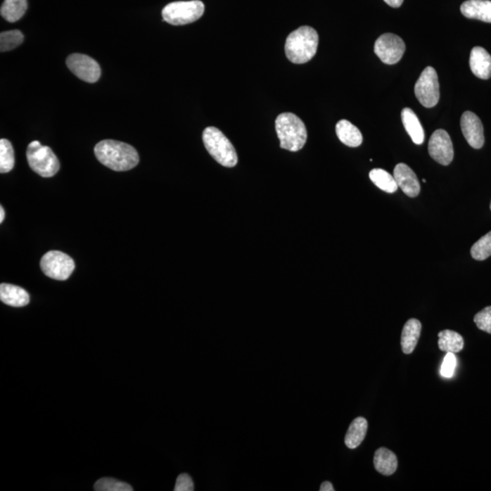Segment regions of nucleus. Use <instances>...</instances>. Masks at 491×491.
Masks as SVG:
<instances>
[{"label":"nucleus","mask_w":491,"mask_h":491,"mask_svg":"<svg viewBox=\"0 0 491 491\" xmlns=\"http://www.w3.org/2000/svg\"><path fill=\"white\" fill-rule=\"evenodd\" d=\"M94 152L99 162L114 172H127L139 162L136 149L123 142L102 141L96 145Z\"/></svg>","instance_id":"1"},{"label":"nucleus","mask_w":491,"mask_h":491,"mask_svg":"<svg viewBox=\"0 0 491 491\" xmlns=\"http://www.w3.org/2000/svg\"><path fill=\"white\" fill-rule=\"evenodd\" d=\"M318 46V32L312 27H300L287 37L285 44L286 56L292 63H307L316 55Z\"/></svg>","instance_id":"2"},{"label":"nucleus","mask_w":491,"mask_h":491,"mask_svg":"<svg viewBox=\"0 0 491 491\" xmlns=\"http://www.w3.org/2000/svg\"><path fill=\"white\" fill-rule=\"evenodd\" d=\"M276 132L281 141V148L296 152L306 144L307 133L305 124L293 113H282L276 117Z\"/></svg>","instance_id":"3"},{"label":"nucleus","mask_w":491,"mask_h":491,"mask_svg":"<svg viewBox=\"0 0 491 491\" xmlns=\"http://www.w3.org/2000/svg\"><path fill=\"white\" fill-rule=\"evenodd\" d=\"M202 139L205 148L217 162L226 167H233L238 164V154L234 146L219 129L207 127Z\"/></svg>","instance_id":"4"},{"label":"nucleus","mask_w":491,"mask_h":491,"mask_svg":"<svg viewBox=\"0 0 491 491\" xmlns=\"http://www.w3.org/2000/svg\"><path fill=\"white\" fill-rule=\"evenodd\" d=\"M27 160L33 172L43 178H51L60 170V164L52 149L32 141L27 149Z\"/></svg>","instance_id":"5"},{"label":"nucleus","mask_w":491,"mask_h":491,"mask_svg":"<svg viewBox=\"0 0 491 491\" xmlns=\"http://www.w3.org/2000/svg\"><path fill=\"white\" fill-rule=\"evenodd\" d=\"M205 6L200 0L170 3L163 8V20L173 26L195 23L203 15Z\"/></svg>","instance_id":"6"},{"label":"nucleus","mask_w":491,"mask_h":491,"mask_svg":"<svg viewBox=\"0 0 491 491\" xmlns=\"http://www.w3.org/2000/svg\"><path fill=\"white\" fill-rule=\"evenodd\" d=\"M40 268L49 278L67 281L75 269L74 260L67 254L53 250L46 253L40 260Z\"/></svg>","instance_id":"7"},{"label":"nucleus","mask_w":491,"mask_h":491,"mask_svg":"<svg viewBox=\"0 0 491 491\" xmlns=\"http://www.w3.org/2000/svg\"><path fill=\"white\" fill-rule=\"evenodd\" d=\"M415 95L425 108H433L440 101L439 77L436 70L427 67L416 82Z\"/></svg>","instance_id":"8"},{"label":"nucleus","mask_w":491,"mask_h":491,"mask_svg":"<svg viewBox=\"0 0 491 491\" xmlns=\"http://www.w3.org/2000/svg\"><path fill=\"white\" fill-rule=\"evenodd\" d=\"M406 45L402 37L393 33L381 35L375 42L374 51L385 64L393 65L402 60Z\"/></svg>","instance_id":"9"},{"label":"nucleus","mask_w":491,"mask_h":491,"mask_svg":"<svg viewBox=\"0 0 491 491\" xmlns=\"http://www.w3.org/2000/svg\"><path fill=\"white\" fill-rule=\"evenodd\" d=\"M67 66L71 72L83 82H97L101 77V70L97 61L89 56L72 54L67 58Z\"/></svg>","instance_id":"10"},{"label":"nucleus","mask_w":491,"mask_h":491,"mask_svg":"<svg viewBox=\"0 0 491 491\" xmlns=\"http://www.w3.org/2000/svg\"><path fill=\"white\" fill-rule=\"evenodd\" d=\"M428 153L438 163L447 166L452 162L454 151L449 133L444 129H438L428 141Z\"/></svg>","instance_id":"11"},{"label":"nucleus","mask_w":491,"mask_h":491,"mask_svg":"<svg viewBox=\"0 0 491 491\" xmlns=\"http://www.w3.org/2000/svg\"><path fill=\"white\" fill-rule=\"evenodd\" d=\"M463 135L472 148L480 149L485 142L484 129L480 117L471 111L463 113L461 120Z\"/></svg>","instance_id":"12"},{"label":"nucleus","mask_w":491,"mask_h":491,"mask_svg":"<svg viewBox=\"0 0 491 491\" xmlns=\"http://www.w3.org/2000/svg\"><path fill=\"white\" fill-rule=\"evenodd\" d=\"M394 178L399 188L402 189L404 193L410 198H416L421 192L417 175L413 172L408 165L404 163L397 164L394 169Z\"/></svg>","instance_id":"13"},{"label":"nucleus","mask_w":491,"mask_h":491,"mask_svg":"<svg viewBox=\"0 0 491 491\" xmlns=\"http://www.w3.org/2000/svg\"><path fill=\"white\" fill-rule=\"evenodd\" d=\"M469 66L472 73L478 79H489L491 77V56L481 46L472 49Z\"/></svg>","instance_id":"14"},{"label":"nucleus","mask_w":491,"mask_h":491,"mask_svg":"<svg viewBox=\"0 0 491 491\" xmlns=\"http://www.w3.org/2000/svg\"><path fill=\"white\" fill-rule=\"evenodd\" d=\"M461 11L464 17L471 20L491 23V1L490 0H468L462 3Z\"/></svg>","instance_id":"15"},{"label":"nucleus","mask_w":491,"mask_h":491,"mask_svg":"<svg viewBox=\"0 0 491 491\" xmlns=\"http://www.w3.org/2000/svg\"><path fill=\"white\" fill-rule=\"evenodd\" d=\"M0 300L6 305L20 307L30 303V295L23 288L2 283L0 285Z\"/></svg>","instance_id":"16"},{"label":"nucleus","mask_w":491,"mask_h":491,"mask_svg":"<svg viewBox=\"0 0 491 491\" xmlns=\"http://www.w3.org/2000/svg\"><path fill=\"white\" fill-rule=\"evenodd\" d=\"M336 133L343 144L350 148L359 147L362 144L363 136L360 130L349 120L338 121L336 125Z\"/></svg>","instance_id":"17"},{"label":"nucleus","mask_w":491,"mask_h":491,"mask_svg":"<svg viewBox=\"0 0 491 491\" xmlns=\"http://www.w3.org/2000/svg\"><path fill=\"white\" fill-rule=\"evenodd\" d=\"M422 325L419 320L410 319L404 325L402 334V347L405 354H412L416 349L421 334Z\"/></svg>","instance_id":"18"},{"label":"nucleus","mask_w":491,"mask_h":491,"mask_svg":"<svg viewBox=\"0 0 491 491\" xmlns=\"http://www.w3.org/2000/svg\"><path fill=\"white\" fill-rule=\"evenodd\" d=\"M402 120L406 132L416 145H421L424 142L425 133L423 127L419 122V117L412 108H405L402 111Z\"/></svg>","instance_id":"19"},{"label":"nucleus","mask_w":491,"mask_h":491,"mask_svg":"<svg viewBox=\"0 0 491 491\" xmlns=\"http://www.w3.org/2000/svg\"><path fill=\"white\" fill-rule=\"evenodd\" d=\"M374 466L381 474L390 476L397 468V456L386 447H381L375 452Z\"/></svg>","instance_id":"20"},{"label":"nucleus","mask_w":491,"mask_h":491,"mask_svg":"<svg viewBox=\"0 0 491 491\" xmlns=\"http://www.w3.org/2000/svg\"><path fill=\"white\" fill-rule=\"evenodd\" d=\"M366 431H368V421L365 418L359 417L350 426L345 437V444L350 449H355L364 440Z\"/></svg>","instance_id":"21"},{"label":"nucleus","mask_w":491,"mask_h":491,"mask_svg":"<svg viewBox=\"0 0 491 491\" xmlns=\"http://www.w3.org/2000/svg\"><path fill=\"white\" fill-rule=\"evenodd\" d=\"M439 347L444 352L458 353L464 347V340L458 332L445 329L440 331L439 335Z\"/></svg>","instance_id":"22"},{"label":"nucleus","mask_w":491,"mask_h":491,"mask_svg":"<svg viewBox=\"0 0 491 491\" xmlns=\"http://www.w3.org/2000/svg\"><path fill=\"white\" fill-rule=\"evenodd\" d=\"M27 0H5L0 9V13L8 23L20 20L26 13Z\"/></svg>","instance_id":"23"},{"label":"nucleus","mask_w":491,"mask_h":491,"mask_svg":"<svg viewBox=\"0 0 491 491\" xmlns=\"http://www.w3.org/2000/svg\"><path fill=\"white\" fill-rule=\"evenodd\" d=\"M369 179L381 191L387 193H394L399 189L394 176L381 169H374L369 172Z\"/></svg>","instance_id":"24"},{"label":"nucleus","mask_w":491,"mask_h":491,"mask_svg":"<svg viewBox=\"0 0 491 491\" xmlns=\"http://www.w3.org/2000/svg\"><path fill=\"white\" fill-rule=\"evenodd\" d=\"M15 165L14 149L8 139L0 141V172L8 173Z\"/></svg>","instance_id":"25"},{"label":"nucleus","mask_w":491,"mask_h":491,"mask_svg":"<svg viewBox=\"0 0 491 491\" xmlns=\"http://www.w3.org/2000/svg\"><path fill=\"white\" fill-rule=\"evenodd\" d=\"M23 34L20 30L6 31L0 34V51L6 52L12 51L23 44Z\"/></svg>","instance_id":"26"},{"label":"nucleus","mask_w":491,"mask_h":491,"mask_svg":"<svg viewBox=\"0 0 491 491\" xmlns=\"http://www.w3.org/2000/svg\"><path fill=\"white\" fill-rule=\"evenodd\" d=\"M471 253L474 260L483 261L491 256V231L472 246Z\"/></svg>","instance_id":"27"},{"label":"nucleus","mask_w":491,"mask_h":491,"mask_svg":"<svg viewBox=\"0 0 491 491\" xmlns=\"http://www.w3.org/2000/svg\"><path fill=\"white\" fill-rule=\"evenodd\" d=\"M96 491H132L133 487L129 484L111 478H103L98 480L94 486Z\"/></svg>","instance_id":"28"},{"label":"nucleus","mask_w":491,"mask_h":491,"mask_svg":"<svg viewBox=\"0 0 491 491\" xmlns=\"http://www.w3.org/2000/svg\"><path fill=\"white\" fill-rule=\"evenodd\" d=\"M474 322L480 331L491 334V306L485 307L477 313L474 317Z\"/></svg>","instance_id":"29"},{"label":"nucleus","mask_w":491,"mask_h":491,"mask_svg":"<svg viewBox=\"0 0 491 491\" xmlns=\"http://www.w3.org/2000/svg\"><path fill=\"white\" fill-rule=\"evenodd\" d=\"M455 353L447 352V355L444 357L442 366H441V375L444 378H452L454 374L457 359Z\"/></svg>","instance_id":"30"},{"label":"nucleus","mask_w":491,"mask_h":491,"mask_svg":"<svg viewBox=\"0 0 491 491\" xmlns=\"http://www.w3.org/2000/svg\"><path fill=\"white\" fill-rule=\"evenodd\" d=\"M175 491H193L194 483L192 478L188 474H180L177 478Z\"/></svg>","instance_id":"31"},{"label":"nucleus","mask_w":491,"mask_h":491,"mask_svg":"<svg viewBox=\"0 0 491 491\" xmlns=\"http://www.w3.org/2000/svg\"><path fill=\"white\" fill-rule=\"evenodd\" d=\"M388 6L390 7L397 8H400L402 5L404 0H384Z\"/></svg>","instance_id":"32"},{"label":"nucleus","mask_w":491,"mask_h":491,"mask_svg":"<svg viewBox=\"0 0 491 491\" xmlns=\"http://www.w3.org/2000/svg\"><path fill=\"white\" fill-rule=\"evenodd\" d=\"M320 491H334V487L333 485H332L329 481H325V483H323L321 484V486H320Z\"/></svg>","instance_id":"33"},{"label":"nucleus","mask_w":491,"mask_h":491,"mask_svg":"<svg viewBox=\"0 0 491 491\" xmlns=\"http://www.w3.org/2000/svg\"><path fill=\"white\" fill-rule=\"evenodd\" d=\"M5 219V211L3 207H0V223L4 222Z\"/></svg>","instance_id":"34"},{"label":"nucleus","mask_w":491,"mask_h":491,"mask_svg":"<svg viewBox=\"0 0 491 491\" xmlns=\"http://www.w3.org/2000/svg\"><path fill=\"white\" fill-rule=\"evenodd\" d=\"M490 210H491V202H490Z\"/></svg>","instance_id":"35"}]
</instances>
